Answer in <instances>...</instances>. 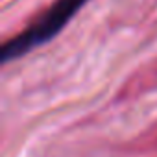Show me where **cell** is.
Instances as JSON below:
<instances>
[{
	"instance_id": "obj_1",
	"label": "cell",
	"mask_w": 157,
	"mask_h": 157,
	"mask_svg": "<svg viewBox=\"0 0 157 157\" xmlns=\"http://www.w3.org/2000/svg\"><path fill=\"white\" fill-rule=\"evenodd\" d=\"M87 2L89 0H56L33 24H30L19 35L4 43L2 52H0L2 63L15 61L35 50L37 46L52 41Z\"/></svg>"
}]
</instances>
